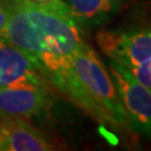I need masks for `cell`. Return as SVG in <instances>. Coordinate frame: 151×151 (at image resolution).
I'll return each mask as SVG.
<instances>
[{"label": "cell", "instance_id": "obj_1", "mask_svg": "<svg viewBox=\"0 0 151 151\" xmlns=\"http://www.w3.org/2000/svg\"><path fill=\"white\" fill-rule=\"evenodd\" d=\"M40 75L103 124L131 129L112 77L85 42L68 55H48L34 62Z\"/></svg>", "mask_w": 151, "mask_h": 151}, {"label": "cell", "instance_id": "obj_2", "mask_svg": "<svg viewBox=\"0 0 151 151\" xmlns=\"http://www.w3.org/2000/svg\"><path fill=\"white\" fill-rule=\"evenodd\" d=\"M4 39L36 60L73 53L84 43L70 12L30 0H14Z\"/></svg>", "mask_w": 151, "mask_h": 151}, {"label": "cell", "instance_id": "obj_3", "mask_svg": "<svg viewBox=\"0 0 151 151\" xmlns=\"http://www.w3.org/2000/svg\"><path fill=\"white\" fill-rule=\"evenodd\" d=\"M109 73L128 115L130 128L151 138V91L119 63L110 60Z\"/></svg>", "mask_w": 151, "mask_h": 151}, {"label": "cell", "instance_id": "obj_4", "mask_svg": "<svg viewBox=\"0 0 151 151\" xmlns=\"http://www.w3.org/2000/svg\"><path fill=\"white\" fill-rule=\"evenodd\" d=\"M96 43L104 55L127 70L151 60V28L99 32Z\"/></svg>", "mask_w": 151, "mask_h": 151}, {"label": "cell", "instance_id": "obj_5", "mask_svg": "<svg viewBox=\"0 0 151 151\" xmlns=\"http://www.w3.org/2000/svg\"><path fill=\"white\" fill-rule=\"evenodd\" d=\"M44 82H20L0 87V118L27 120L44 113L50 105Z\"/></svg>", "mask_w": 151, "mask_h": 151}, {"label": "cell", "instance_id": "obj_6", "mask_svg": "<svg viewBox=\"0 0 151 151\" xmlns=\"http://www.w3.org/2000/svg\"><path fill=\"white\" fill-rule=\"evenodd\" d=\"M2 151H50L54 145L38 130L19 118H0Z\"/></svg>", "mask_w": 151, "mask_h": 151}, {"label": "cell", "instance_id": "obj_7", "mask_svg": "<svg viewBox=\"0 0 151 151\" xmlns=\"http://www.w3.org/2000/svg\"><path fill=\"white\" fill-rule=\"evenodd\" d=\"M26 81L43 82V76L25 52L0 39V87Z\"/></svg>", "mask_w": 151, "mask_h": 151}, {"label": "cell", "instance_id": "obj_8", "mask_svg": "<svg viewBox=\"0 0 151 151\" xmlns=\"http://www.w3.org/2000/svg\"><path fill=\"white\" fill-rule=\"evenodd\" d=\"M80 28H95L110 22L128 0H62Z\"/></svg>", "mask_w": 151, "mask_h": 151}, {"label": "cell", "instance_id": "obj_9", "mask_svg": "<svg viewBox=\"0 0 151 151\" xmlns=\"http://www.w3.org/2000/svg\"><path fill=\"white\" fill-rule=\"evenodd\" d=\"M14 0H0V39H4ZM5 40V39H4Z\"/></svg>", "mask_w": 151, "mask_h": 151}, {"label": "cell", "instance_id": "obj_10", "mask_svg": "<svg viewBox=\"0 0 151 151\" xmlns=\"http://www.w3.org/2000/svg\"><path fill=\"white\" fill-rule=\"evenodd\" d=\"M32 2L37 4V5L46 6V7H50V8H55V9H58L62 11H70L67 10L66 6L64 5V2L62 0H30Z\"/></svg>", "mask_w": 151, "mask_h": 151}, {"label": "cell", "instance_id": "obj_11", "mask_svg": "<svg viewBox=\"0 0 151 151\" xmlns=\"http://www.w3.org/2000/svg\"><path fill=\"white\" fill-rule=\"evenodd\" d=\"M0 151H2V138L0 135Z\"/></svg>", "mask_w": 151, "mask_h": 151}]
</instances>
